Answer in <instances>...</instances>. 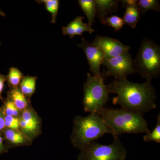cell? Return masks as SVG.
<instances>
[{"label": "cell", "mask_w": 160, "mask_h": 160, "mask_svg": "<svg viewBox=\"0 0 160 160\" xmlns=\"http://www.w3.org/2000/svg\"><path fill=\"white\" fill-rule=\"evenodd\" d=\"M0 16L2 17H5V16H6V14H5V12L2 11L1 9H0Z\"/></svg>", "instance_id": "obj_29"}, {"label": "cell", "mask_w": 160, "mask_h": 160, "mask_svg": "<svg viewBox=\"0 0 160 160\" xmlns=\"http://www.w3.org/2000/svg\"><path fill=\"white\" fill-rule=\"evenodd\" d=\"M41 124L37 112L30 107L22 112L20 120V130L30 139L39 134Z\"/></svg>", "instance_id": "obj_9"}, {"label": "cell", "mask_w": 160, "mask_h": 160, "mask_svg": "<svg viewBox=\"0 0 160 160\" xmlns=\"http://www.w3.org/2000/svg\"><path fill=\"white\" fill-rule=\"evenodd\" d=\"M136 72L147 81L158 77L160 73V46L152 40L144 39L133 60Z\"/></svg>", "instance_id": "obj_4"}, {"label": "cell", "mask_w": 160, "mask_h": 160, "mask_svg": "<svg viewBox=\"0 0 160 160\" xmlns=\"http://www.w3.org/2000/svg\"><path fill=\"white\" fill-rule=\"evenodd\" d=\"M110 93H115L112 103L128 111L143 114L156 108L155 91L151 81L140 84L127 78L114 79L106 85Z\"/></svg>", "instance_id": "obj_1"}, {"label": "cell", "mask_w": 160, "mask_h": 160, "mask_svg": "<svg viewBox=\"0 0 160 160\" xmlns=\"http://www.w3.org/2000/svg\"><path fill=\"white\" fill-rule=\"evenodd\" d=\"M158 121L155 128L151 132L146 133L143 137V140L145 142H160V115L158 117Z\"/></svg>", "instance_id": "obj_22"}, {"label": "cell", "mask_w": 160, "mask_h": 160, "mask_svg": "<svg viewBox=\"0 0 160 160\" xmlns=\"http://www.w3.org/2000/svg\"><path fill=\"white\" fill-rule=\"evenodd\" d=\"M1 44H2V43H1V42H0V45H1Z\"/></svg>", "instance_id": "obj_30"}, {"label": "cell", "mask_w": 160, "mask_h": 160, "mask_svg": "<svg viewBox=\"0 0 160 160\" xmlns=\"http://www.w3.org/2000/svg\"><path fill=\"white\" fill-rule=\"evenodd\" d=\"M8 151V148L4 143L2 132H0V156L3 153L7 152Z\"/></svg>", "instance_id": "obj_26"}, {"label": "cell", "mask_w": 160, "mask_h": 160, "mask_svg": "<svg viewBox=\"0 0 160 160\" xmlns=\"http://www.w3.org/2000/svg\"><path fill=\"white\" fill-rule=\"evenodd\" d=\"M38 78L37 77L27 75L24 76L20 83L19 89L28 99L30 98L35 92Z\"/></svg>", "instance_id": "obj_17"}, {"label": "cell", "mask_w": 160, "mask_h": 160, "mask_svg": "<svg viewBox=\"0 0 160 160\" xmlns=\"http://www.w3.org/2000/svg\"><path fill=\"white\" fill-rule=\"evenodd\" d=\"M102 118L113 132V137L124 133H147L150 132L143 114L122 109L106 107L99 111Z\"/></svg>", "instance_id": "obj_2"}, {"label": "cell", "mask_w": 160, "mask_h": 160, "mask_svg": "<svg viewBox=\"0 0 160 160\" xmlns=\"http://www.w3.org/2000/svg\"><path fill=\"white\" fill-rule=\"evenodd\" d=\"M84 17L78 16L72 21L67 26L62 27L63 34L69 35L71 39L73 38L76 35L82 36V34L85 32H88L92 33L94 32V29H92L88 24L84 23L83 20Z\"/></svg>", "instance_id": "obj_12"}, {"label": "cell", "mask_w": 160, "mask_h": 160, "mask_svg": "<svg viewBox=\"0 0 160 160\" xmlns=\"http://www.w3.org/2000/svg\"><path fill=\"white\" fill-rule=\"evenodd\" d=\"M102 65L107 69L105 70L107 77L112 76L115 79L127 78L128 76L136 72L129 51L115 57L104 59Z\"/></svg>", "instance_id": "obj_7"}, {"label": "cell", "mask_w": 160, "mask_h": 160, "mask_svg": "<svg viewBox=\"0 0 160 160\" xmlns=\"http://www.w3.org/2000/svg\"><path fill=\"white\" fill-rule=\"evenodd\" d=\"M79 48L83 49L89 63L90 70L94 76H100L102 72L100 67L104 60V54L98 48L91 46L90 43L82 38V42L78 44Z\"/></svg>", "instance_id": "obj_10"}, {"label": "cell", "mask_w": 160, "mask_h": 160, "mask_svg": "<svg viewBox=\"0 0 160 160\" xmlns=\"http://www.w3.org/2000/svg\"><path fill=\"white\" fill-rule=\"evenodd\" d=\"M106 133L114 136L98 112L90 113L85 117L78 116L73 121L71 142L76 149L81 150Z\"/></svg>", "instance_id": "obj_3"}, {"label": "cell", "mask_w": 160, "mask_h": 160, "mask_svg": "<svg viewBox=\"0 0 160 160\" xmlns=\"http://www.w3.org/2000/svg\"><path fill=\"white\" fill-rule=\"evenodd\" d=\"M37 3L43 4L45 9L50 12L52 15L51 22L55 24L56 22L57 17L59 9V1L58 0H38Z\"/></svg>", "instance_id": "obj_18"}, {"label": "cell", "mask_w": 160, "mask_h": 160, "mask_svg": "<svg viewBox=\"0 0 160 160\" xmlns=\"http://www.w3.org/2000/svg\"><path fill=\"white\" fill-rule=\"evenodd\" d=\"M79 5L88 20L90 27L94 24L97 15L95 0H79Z\"/></svg>", "instance_id": "obj_16"}, {"label": "cell", "mask_w": 160, "mask_h": 160, "mask_svg": "<svg viewBox=\"0 0 160 160\" xmlns=\"http://www.w3.org/2000/svg\"><path fill=\"white\" fill-rule=\"evenodd\" d=\"M5 115L3 112L2 108L0 107V132H2L5 129Z\"/></svg>", "instance_id": "obj_27"}, {"label": "cell", "mask_w": 160, "mask_h": 160, "mask_svg": "<svg viewBox=\"0 0 160 160\" xmlns=\"http://www.w3.org/2000/svg\"><path fill=\"white\" fill-rule=\"evenodd\" d=\"M78 160H126L127 152L118 137L110 145L97 142L90 143L80 150Z\"/></svg>", "instance_id": "obj_6"}, {"label": "cell", "mask_w": 160, "mask_h": 160, "mask_svg": "<svg viewBox=\"0 0 160 160\" xmlns=\"http://www.w3.org/2000/svg\"><path fill=\"white\" fill-rule=\"evenodd\" d=\"M107 77L105 69L100 76H92L89 73L87 75V79L83 86L84 111L90 113L99 112L105 107L109 100L110 93L105 84Z\"/></svg>", "instance_id": "obj_5"}, {"label": "cell", "mask_w": 160, "mask_h": 160, "mask_svg": "<svg viewBox=\"0 0 160 160\" xmlns=\"http://www.w3.org/2000/svg\"><path fill=\"white\" fill-rule=\"evenodd\" d=\"M137 4L126 6L125 7L126 11L123 16V19L125 24L128 25L132 29L136 28L137 24L141 18Z\"/></svg>", "instance_id": "obj_15"}, {"label": "cell", "mask_w": 160, "mask_h": 160, "mask_svg": "<svg viewBox=\"0 0 160 160\" xmlns=\"http://www.w3.org/2000/svg\"><path fill=\"white\" fill-rule=\"evenodd\" d=\"M2 133L5 145L8 148L29 145L31 143L32 140L21 130L5 128Z\"/></svg>", "instance_id": "obj_11"}, {"label": "cell", "mask_w": 160, "mask_h": 160, "mask_svg": "<svg viewBox=\"0 0 160 160\" xmlns=\"http://www.w3.org/2000/svg\"><path fill=\"white\" fill-rule=\"evenodd\" d=\"M7 98L10 100L16 107L22 112L29 107L30 103L29 99L27 98L20 91L18 87L10 88L7 92Z\"/></svg>", "instance_id": "obj_14"}, {"label": "cell", "mask_w": 160, "mask_h": 160, "mask_svg": "<svg viewBox=\"0 0 160 160\" xmlns=\"http://www.w3.org/2000/svg\"><path fill=\"white\" fill-rule=\"evenodd\" d=\"M20 118L5 116V125L6 128L12 130H20Z\"/></svg>", "instance_id": "obj_24"}, {"label": "cell", "mask_w": 160, "mask_h": 160, "mask_svg": "<svg viewBox=\"0 0 160 160\" xmlns=\"http://www.w3.org/2000/svg\"><path fill=\"white\" fill-rule=\"evenodd\" d=\"M118 0H95L97 16L100 23L104 24V21L108 15L117 12L119 9Z\"/></svg>", "instance_id": "obj_13"}, {"label": "cell", "mask_w": 160, "mask_h": 160, "mask_svg": "<svg viewBox=\"0 0 160 160\" xmlns=\"http://www.w3.org/2000/svg\"><path fill=\"white\" fill-rule=\"evenodd\" d=\"M90 45L102 50L104 59L115 57L130 49L129 46L125 45L119 40L100 35L97 36Z\"/></svg>", "instance_id": "obj_8"}, {"label": "cell", "mask_w": 160, "mask_h": 160, "mask_svg": "<svg viewBox=\"0 0 160 160\" xmlns=\"http://www.w3.org/2000/svg\"><path fill=\"white\" fill-rule=\"evenodd\" d=\"M24 76V74L19 69L16 67H11L9 69V74L6 76L8 86L10 88H18Z\"/></svg>", "instance_id": "obj_19"}, {"label": "cell", "mask_w": 160, "mask_h": 160, "mask_svg": "<svg viewBox=\"0 0 160 160\" xmlns=\"http://www.w3.org/2000/svg\"><path fill=\"white\" fill-rule=\"evenodd\" d=\"M120 2H122L123 6L125 7L127 5H136L138 4V1L137 0H123L120 1Z\"/></svg>", "instance_id": "obj_28"}, {"label": "cell", "mask_w": 160, "mask_h": 160, "mask_svg": "<svg viewBox=\"0 0 160 160\" xmlns=\"http://www.w3.org/2000/svg\"><path fill=\"white\" fill-rule=\"evenodd\" d=\"M137 5L140 13L142 14L149 10L160 11V3L158 0H139L138 1Z\"/></svg>", "instance_id": "obj_20"}, {"label": "cell", "mask_w": 160, "mask_h": 160, "mask_svg": "<svg viewBox=\"0 0 160 160\" xmlns=\"http://www.w3.org/2000/svg\"><path fill=\"white\" fill-rule=\"evenodd\" d=\"M125 24L122 18L117 15H112L105 19L103 25H108L117 31L122 29Z\"/></svg>", "instance_id": "obj_23"}, {"label": "cell", "mask_w": 160, "mask_h": 160, "mask_svg": "<svg viewBox=\"0 0 160 160\" xmlns=\"http://www.w3.org/2000/svg\"><path fill=\"white\" fill-rule=\"evenodd\" d=\"M7 81V77L2 74H0V100L3 102L4 98L2 97V92L5 87V82Z\"/></svg>", "instance_id": "obj_25"}, {"label": "cell", "mask_w": 160, "mask_h": 160, "mask_svg": "<svg viewBox=\"0 0 160 160\" xmlns=\"http://www.w3.org/2000/svg\"><path fill=\"white\" fill-rule=\"evenodd\" d=\"M4 105L2 106L3 112L5 116H10L15 117H21L22 112L20 111L16 107L13 103L9 99L6 98L3 101Z\"/></svg>", "instance_id": "obj_21"}]
</instances>
